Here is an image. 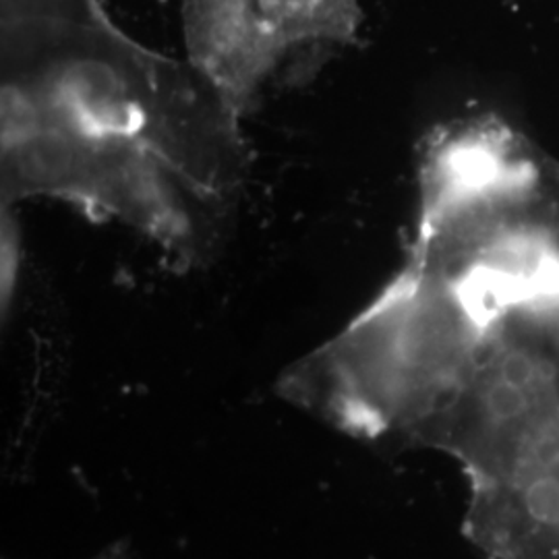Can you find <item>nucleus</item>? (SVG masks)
I'll list each match as a JSON object with an SVG mask.
<instances>
[{"instance_id":"3","label":"nucleus","mask_w":559,"mask_h":559,"mask_svg":"<svg viewBox=\"0 0 559 559\" xmlns=\"http://www.w3.org/2000/svg\"><path fill=\"white\" fill-rule=\"evenodd\" d=\"M187 64L240 120L359 41L360 0H180Z\"/></svg>"},{"instance_id":"2","label":"nucleus","mask_w":559,"mask_h":559,"mask_svg":"<svg viewBox=\"0 0 559 559\" xmlns=\"http://www.w3.org/2000/svg\"><path fill=\"white\" fill-rule=\"evenodd\" d=\"M454 460L464 533L491 559H559V328L491 342L406 427Z\"/></svg>"},{"instance_id":"1","label":"nucleus","mask_w":559,"mask_h":559,"mask_svg":"<svg viewBox=\"0 0 559 559\" xmlns=\"http://www.w3.org/2000/svg\"><path fill=\"white\" fill-rule=\"evenodd\" d=\"M0 7L2 216L60 201L131 228L177 272L214 260L249 170L240 120L100 0Z\"/></svg>"}]
</instances>
